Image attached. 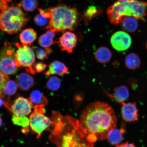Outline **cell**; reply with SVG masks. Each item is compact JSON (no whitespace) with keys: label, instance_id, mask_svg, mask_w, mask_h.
I'll return each instance as SVG.
<instances>
[{"label":"cell","instance_id":"obj_1","mask_svg":"<svg viewBox=\"0 0 147 147\" xmlns=\"http://www.w3.org/2000/svg\"><path fill=\"white\" fill-rule=\"evenodd\" d=\"M52 127L49 129V140L57 147H94L81 128L79 121L71 116L53 111Z\"/></svg>","mask_w":147,"mask_h":147},{"label":"cell","instance_id":"obj_2","mask_svg":"<svg viewBox=\"0 0 147 147\" xmlns=\"http://www.w3.org/2000/svg\"><path fill=\"white\" fill-rule=\"evenodd\" d=\"M117 121L111 106L104 102H96L90 104L82 112L79 122L86 135L94 134L97 139L103 140L109 131L116 128Z\"/></svg>","mask_w":147,"mask_h":147},{"label":"cell","instance_id":"obj_3","mask_svg":"<svg viewBox=\"0 0 147 147\" xmlns=\"http://www.w3.org/2000/svg\"><path fill=\"white\" fill-rule=\"evenodd\" d=\"M147 7V3L138 0L123 2L118 1L108 9L107 14L110 22L114 25H119L121 18L124 16L144 21Z\"/></svg>","mask_w":147,"mask_h":147},{"label":"cell","instance_id":"obj_4","mask_svg":"<svg viewBox=\"0 0 147 147\" xmlns=\"http://www.w3.org/2000/svg\"><path fill=\"white\" fill-rule=\"evenodd\" d=\"M50 16V22L47 29L57 32L72 30L76 26L79 20L78 11L75 8L65 5L47 9Z\"/></svg>","mask_w":147,"mask_h":147},{"label":"cell","instance_id":"obj_5","mask_svg":"<svg viewBox=\"0 0 147 147\" xmlns=\"http://www.w3.org/2000/svg\"><path fill=\"white\" fill-rule=\"evenodd\" d=\"M28 20L19 5L11 6L2 11L0 29L10 34H16L21 30Z\"/></svg>","mask_w":147,"mask_h":147},{"label":"cell","instance_id":"obj_6","mask_svg":"<svg viewBox=\"0 0 147 147\" xmlns=\"http://www.w3.org/2000/svg\"><path fill=\"white\" fill-rule=\"evenodd\" d=\"M29 117L30 127L32 131L37 135V138L39 139L43 132L48 128L52 127V119L45 115V106H37Z\"/></svg>","mask_w":147,"mask_h":147},{"label":"cell","instance_id":"obj_7","mask_svg":"<svg viewBox=\"0 0 147 147\" xmlns=\"http://www.w3.org/2000/svg\"><path fill=\"white\" fill-rule=\"evenodd\" d=\"M18 47L15 55L16 65L18 67L25 68L27 72L34 74L35 72L33 66L35 61V56L32 48L28 45L16 44Z\"/></svg>","mask_w":147,"mask_h":147},{"label":"cell","instance_id":"obj_8","mask_svg":"<svg viewBox=\"0 0 147 147\" xmlns=\"http://www.w3.org/2000/svg\"><path fill=\"white\" fill-rule=\"evenodd\" d=\"M16 51L11 44L5 42L0 53V71L6 75L17 72L18 67L15 62Z\"/></svg>","mask_w":147,"mask_h":147},{"label":"cell","instance_id":"obj_9","mask_svg":"<svg viewBox=\"0 0 147 147\" xmlns=\"http://www.w3.org/2000/svg\"><path fill=\"white\" fill-rule=\"evenodd\" d=\"M4 105L8 111L18 117L27 116L31 113L33 106L28 98L18 97L12 104L4 102Z\"/></svg>","mask_w":147,"mask_h":147},{"label":"cell","instance_id":"obj_10","mask_svg":"<svg viewBox=\"0 0 147 147\" xmlns=\"http://www.w3.org/2000/svg\"><path fill=\"white\" fill-rule=\"evenodd\" d=\"M111 43L113 48L117 51L127 50L130 47L132 43L131 37L127 33L123 31H119L112 36Z\"/></svg>","mask_w":147,"mask_h":147},{"label":"cell","instance_id":"obj_11","mask_svg":"<svg viewBox=\"0 0 147 147\" xmlns=\"http://www.w3.org/2000/svg\"><path fill=\"white\" fill-rule=\"evenodd\" d=\"M122 104L121 114L123 119L127 122H133L138 119V110L135 102H124Z\"/></svg>","mask_w":147,"mask_h":147},{"label":"cell","instance_id":"obj_12","mask_svg":"<svg viewBox=\"0 0 147 147\" xmlns=\"http://www.w3.org/2000/svg\"><path fill=\"white\" fill-rule=\"evenodd\" d=\"M77 42L78 38L74 33L66 32L60 37L56 43L60 44L61 51H65L70 54L76 47Z\"/></svg>","mask_w":147,"mask_h":147},{"label":"cell","instance_id":"obj_13","mask_svg":"<svg viewBox=\"0 0 147 147\" xmlns=\"http://www.w3.org/2000/svg\"><path fill=\"white\" fill-rule=\"evenodd\" d=\"M68 71V68L65 64L58 61H55L49 64L48 70L44 74L48 76L55 74L62 76L67 74Z\"/></svg>","mask_w":147,"mask_h":147},{"label":"cell","instance_id":"obj_14","mask_svg":"<svg viewBox=\"0 0 147 147\" xmlns=\"http://www.w3.org/2000/svg\"><path fill=\"white\" fill-rule=\"evenodd\" d=\"M16 83L18 88L23 91H28L32 87L34 84L33 77L28 74L22 73L16 78Z\"/></svg>","mask_w":147,"mask_h":147},{"label":"cell","instance_id":"obj_15","mask_svg":"<svg viewBox=\"0 0 147 147\" xmlns=\"http://www.w3.org/2000/svg\"><path fill=\"white\" fill-rule=\"evenodd\" d=\"M124 125V124H122L120 129L115 128L109 131L106 139L110 144L117 146L122 141L124 134L125 132Z\"/></svg>","mask_w":147,"mask_h":147},{"label":"cell","instance_id":"obj_16","mask_svg":"<svg viewBox=\"0 0 147 147\" xmlns=\"http://www.w3.org/2000/svg\"><path fill=\"white\" fill-rule=\"evenodd\" d=\"M137 20L131 16H124L120 20L121 27L124 32L129 33L135 32L138 27Z\"/></svg>","mask_w":147,"mask_h":147},{"label":"cell","instance_id":"obj_17","mask_svg":"<svg viewBox=\"0 0 147 147\" xmlns=\"http://www.w3.org/2000/svg\"><path fill=\"white\" fill-rule=\"evenodd\" d=\"M112 98L117 102L122 104L128 100L129 92L126 86L122 85L115 88Z\"/></svg>","mask_w":147,"mask_h":147},{"label":"cell","instance_id":"obj_18","mask_svg":"<svg viewBox=\"0 0 147 147\" xmlns=\"http://www.w3.org/2000/svg\"><path fill=\"white\" fill-rule=\"evenodd\" d=\"M33 106H47L48 103V101L41 92L35 90L31 93L30 97L28 98Z\"/></svg>","mask_w":147,"mask_h":147},{"label":"cell","instance_id":"obj_19","mask_svg":"<svg viewBox=\"0 0 147 147\" xmlns=\"http://www.w3.org/2000/svg\"><path fill=\"white\" fill-rule=\"evenodd\" d=\"M57 32L53 29H49L45 34L42 35L38 39V43L41 47L48 48L56 42L54 41L55 34Z\"/></svg>","mask_w":147,"mask_h":147},{"label":"cell","instance_id":"obj_20","mask_svg":"<svg viewBox=\"0 0 147 147\" xmlns=\"http://www.w3.org/2000/svg\"><path fill=\"white\" fill-rule=\"evenodd\" d=\"M36 33L32 28L25 29L20 35V41L23 45H30L36 39Z\"/></svg>","mask_w":147,"mask_h":147},{"label":"cell","instance_id":"obj_21","mask_svg":"<svg viewBox=\"0 0 147 147\" xmlns=\"http://www.w3.org/2000/svg\"><path fill=\"white\" fill-rule=\"evenodd\" d=\"M141 63L140 58L135 53H130L126 57L125 65L129 69L135 70L138 69L140 67Z\"/></svg>","mask_w":147,"mask_h":147},{"label":"cell","instance_id":"obj_22","mask_svg":"<svg viewBox=\"0 0 147 147\" xmlns=\"http://www.w3.org/2000/svg\"><path fill=\"white\" fill-rule=\"evenodd\" d=\"M112 53L109 49L105 47L99 48L95 51V59L99 62L106 63L109 62L112 57Z\"/></svg>","mask_w":147,"mask_h":147},{"label":"cell","instance_id":"obj_23","mask_svg":"<svg viewBox=\"0 0 147 147\" xmlns=\"http://www.w3.org/2000/svg\"><path fill=\"white\" fill-rule=\"evenodd\" d=\"M18 87L17 83L14 81L9 80L3 86V94L8 96H12L15 94L17 90Z\"/></svg>","mask_w":147,"mask_h":147},{"label":"cell","instance_id":"obj_24","mask_svg":"<svg viewBox=\"0 0 147 147\" xmlns=\"http://www.w3.org/2000/svg\"><path fill=\"white\" fill-rule=\"evenodd\" d=\"M32 48L35 51L37 57L38 59L41 60L47 59L49 55L52 52V50L50 47L41 49L32 46Z\"/></svg>","mask_w":147,"mask_h":147},{"label":"cell","instance_id":"obj_25","mask_svg":"<svg viewBox=\"0 0 147 147\" xmlns=\"http://www.w3.org/2000/svg\"><path fill=\"white\" fill-rule=\"evenodd\" d=\"M18 5L27 11L32 12L37 7L38 2L37 0H22Z\"/></svg>","mask_w":147,"mask_h":147},{"label":"cell","instance_id":"obj_26","mask_svg":"<svg viewBox=\"0 0 147 147\" xmlns=\"http://www.w3.org/2000/svg\"><path fill=\"white\" fill-rule=\"evenodd\" d=\"M12 120L14 124L22 126L23 129L28 130L30 126V120L26 116L18 117L13 115Z\"/></svg>","mask_w":147,"mask_h":147},{"label":"cell","instance_id":"obj_27","mask_svg":"<svg viewBox=\"0 0 147 147\" xmlns=\"http://www.w3.org/2000/svg\"><path fill=\"white\" fill-rule=\"evenodd\" d=\"M61 80L58 77L53 76L50 77L47 84V88L52 91L57 90L60 87Z\"/></svg>","mask_w":147,"mask_h":147},{"label":"cell","instance_id":"obj_28","mask_svg":"<svg viewBox=\"0 0 147 147\" xmlns=\"http://www.w3.org/2000/svg\"><path fill=\"white\" fill-rule=\"evenodd\" d=\"M50 20L40 13L37 14L34 18L35 23L37 25L41 27L45 26L46 28L49 26Z\"/></svg>","mask_w":147,"mask_h":147},{"label":"cell","instance_id":"obj_29","mask_svg":"<svg viewBox=\"0 0 147 147\" xmlns=\"http://www.w3.org/2000/svg\"><path fill=\"white\" fill-rule=\"evenodd\" d=\"M98 10L96 7L93 5L89 6L84 12V16L88 20L90 19L98 14Z\"/></svg>","mask_w":147,"mask_h":147},{"label":"cell","instance_id":"obj_30","mask_svg":"<svg viewBox=\"0 0 147 147\" xmlns=\"http://www.w3.org/2000/svg\"><path fill=\"white\" fill-rule=\"evenodd\" d=\"M9 80V77L0 71V96L3 97V89L5 82Z\"/></svg>","mask_w":147,"mask_h":147},{"label":"cell","instance_id":"obj_31","mask_svg":"<svg viewBox=\"0 0 147 147\" xmlns=\"http://www.w3.org/2000/svg\"><path fill=\"white\" fill-rule=\"evenodd\" d=\"M47 67V64L42 62H38L34 64L33 69L36 73H40L45 70Z\"/></svg>","mask_w":147,"mask_h":147},{"label":"cell","instance_id":"obj_32","mask_svg":"<svg viewBox=\"0 0 147 147\" xmlns=\"http://www.w3.org/2000/svg\"><path fill=\"white\" fill-rule=\"evenodd\" d=\"M87 138L88 141L89 142L93 143L96 142L97 140L96 136L92 134H88L87 136Z\"/></svg>","mask_w":147,"mask_h":147},{"label":"cell","instance_id":"obj_33","mask_svg":"<svg viewBox=\"0 0 147 147\" xmlns=\"http://www.w3.org/2000/svg\"><path fill=\"white\" fill-rule=\"evenodd\" d=\"M116 147H136V146L133 143L127 142L122 143V144L117 145L116 146Z\"/></svg>","mask_w":147,"mask_h":147},{"label":"cell","instance_id":"obj_34","mask_svg":"<svg viewBox=\"0 0 147 147\" xmlns=\"http://www.w3.org/2000/svg\"><path fill=\"white\" fill-rule=\"evenodd\" d=\"M7 3L6 2L0 0V10L2 11L8 8V7Z\"/></svg>","mask_w":147,"mask_h":147},{"label":"cell","instance_id":"obj_35","mask_svg":"<svg viewBox=\"0 0 147 147\" xmlns=\"http://www.w3.org/2000/svg\"><path fill=\"white\" fill-rule=\"evenodd\" d=\"M1 97L0 96V107H1L4 104V102H3L2 99L1 98Z\"/></svg>","mask_w":147,"mask_h":147},{"label":"cell","instance_id":"obj_36","mask_svg":"<svg viewBox=\"0 0 147 147\" xmlns=\"http://www.w3.org/2000/svg\"><path fill=\"white\" fill-rule=\"evenodd\" d=\"M119 1L122 2H127L129 1L130 0H118Z\"/></svg>","mask_w":147,"mask_h":147},{"label":"cell","instance_id":"obj_37","mask_svg":"<svg viewBox=\"0 0 147 147\" xmlns=\"http://www.w3.org/2000/svg\"><path fill=\"white\" fill-rule=\"evenodd\" d=\"M2 119L1 117H0V127L1 126L2 124Z\"/></svg>","mask_w":147,"mask_h":147},{"label":"cell","instance_id":"obj_38","mask_svg":"<svg viewBox=\"0 0 147 147\" xmlns=\"http://www.w3.org/2000/svg\"><path fill=\"white\" fill-rule=\"evenodd\" d=\"M1 1L6 2L7 3L8 2H10L12 0H1Z\"/></svg>","mask_w":147,"mask_h":147},{"label":"cell","instance_id":"obj_39","mask_svg":"<svg viewBox=\"0 0 147 147\" xmlns=\"http://www.w3.org/2000/svg\"><path fill=\"white\" fill-rule=\"evenodd\" d=\"M146 49L147 50V41L146 42Z\"/></svg>","mask_w":147,"mask_h":147},{"label":"cell","instance_id":"obj_40","mask_svg":"<svg viewBox=\"0 0 147 147\" xmlns=\"http://www.w3.org/2000/svg\"><path fill=\"white\" fill-rule=\"evenodd\" d=\"M1 12H0V18H1Z\"/></svg>","mask_w":147,"mask_h":147}]
</instances>
